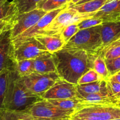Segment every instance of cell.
Masks as SVG:
<instances>
[{
  "label": "cell",
  "mask_w": 120,
  "mask_h": 120,
  "mask_svg": "<svg viewBox=\"0 0 120 120\" xmlns=\"http://www.w3.org/2000/svg\"><path fill=\"white\" fill-rule=\"evenodd\" d=\"M51 54L60 78L75 85L82 75L93 69L94 60L99 55L65 48Z\"/></svg>",
  "instance_id": "1"
},
{
  "label": "cell",
  "mask_w": 120,
  "mask_h": 120,
  "mask_svg": "<svg viewBox=\"0 0 120 120\" xmlns=\"http://www.w3.org/2000/svg\"><path fill=\"white\" fill-rule=\"evenodd\" d=\"M43 100L40 95L31 92L22 82L16 69L10 71L6 94L2 109L21 111Z\"/></svg>",
  "instance_id": "2"
},
{
  "label": "cell",
  "mask_w": 120,
  "mask_h": 120,
  "mask_svg": "<svg viewBox=\"0 0 120 120\" xmlns=\"http://www.w3.org/2000/svg\"><path fill=\"white\" fill-rule=\"evenodd\" d=\"M101 25L80 30L74 35L63 48L82 50L94 54H100L102 50Z\"/></svg>",
  "instance_id": "3"
},
{
  "label": "cell",
  "mask_w": 120,
  "mask_h": 120,
  "mask_svg": "<svg viewBox=\"0 0 120 120\" xmlns=\"http://www.w3.org/2000/svg\"><path fill=\"white\" fill-rule=\"evenodd\" d=\"M120 118V108L115 105H90L75 111L71 120H111Z\"/></svg>",
  "instance_id": "4"
},
{
  "label": "cell",
  "mask_w": 120,
  "mask_h": 120,
  "mask_svg": "<svg viewBox=\"0 0 120 120\" xmlns=\"http://www.w3.org/2000/svg\"><path fill=\"white\" fill-rule=\"evenodd\" d=\"M23 111L31 116L33 120H60L70 118L74 111L64 110L51 103L48 100H43L35 102Z\"/></svg>",
  "instance_id": "5"
},
{
  "label": "cell",
  "mask_w": 120,
  "mask_h": 120,
  "mask_svg": "<svg viewBox=\"0 0 120 120\" xmlns=\"http://www.w3.org/2000/svg\"><path fill=\"white\" fill-rule=\"evenodd\" d=\"M95 12L93 13H78L72 8H67L59 12L53 19L50 24L44 30V34L47 35H60L62 30L72 23H77L85 18H92Z\"/></svg>",
  "instance_id": "6"
},
{
  "label": "cell",
  "mask_w": 120,
  "mask_h": 120,
  "mask_svg": "<svg viewBox=\"0 0 120 120\" xmlns=\"http://www.w3.org/2000/svg\"><path fill=\"white\" fill-rule=\"evenodd\" d=\"M60 79L56 72L45 74L33 72L21 77L22 82L30 91L42 97L44 93Z\"/></svg>",
  "instance_id": "7"
},
{
  "label": "cell",
  "mask_w": 120,
  "mask_h": 120,
  "mask_svg": "<svg viewBox=\"0 0 120 120\" xmlns=\"http://www.w3.org/2000/svg\"><path fill=\"white\" fill-rule=\"evenodd\" d=\"M68 6V3L59 8L47 12L35 25L28 29L21 35L11 40L14 48L17 47L18 45L28 39L35 37L38 35L44 34V28H45L50 24L51 22L58 14L59 12H61L62 10L67 7Z\"/></svg>",
  "instance_id": "8"
},
{
  "label": "cell",
  "mask_w": 120,
  "mask_h": 120,
  "mask_svg": "<svg viewBox=\"0 0 120 120\" xmlns=\"http://www.w3.org/2000/svg\"><path fill=\"white\" fill-rule=\"evenodd\" d=\"M14 48L16 62L24 60H34L42 54L48 52L45 47L35 37L25 40Z\"/></svg>",
  "instance_id": "9"
},
{
  "label": "cell",
  "mask_w": 120,
  "mask_h": 120,
  "mask_svg": "<svg viewBox=\"0 0 120 120\" xmlns=\"http://www.w3.org/2000/svg\"><path fill=\"white\" fill-rule=\"evenodd\" d=\"M76 98L87 106L90 105H115L118 100L112 93L107 82V86L101 91L93 94H79L77 92Z\"/></svg>",
  "instance_id": "10"
},
{
  "label": "cell",
  "mask_w": 120,
  "mask_h": 120,
  "mask_svg": "<svg viewBox=\"0 0 120 120\" xmlns=\"http://www.w3.org/2000/svg\"><path fill=\"white\" fill-rule=\"evenodd\" d=\"M14 52L10 31L0 34V73L5 70L16 69Z\"/></svg>",
  "instance_id": "11"
},
{
  "label": "cell",
  "mask_w": 120,
  "mask_h": 120,
  "mask_svg": "<svg viewBox=\"0 0 120 120\" xmlns=\"http://www.w3.org/2000/svg\"><path fill=\"white\" fill-rule=\"evenodd\" d=\"M46 13L47 12L42 9L37 8L30 12L19 14L14 26L10 31L11 40L35 25Z\"/></svg>",
  "instance_id": "12"
},
{
  "label": "cell",
  "mask_w": 120,
  "mask_h": 120,
  "mask_svg": "<svg viewBox=\"0 0 120 120\" xmlns=\"http://www.w3.org/2000/svg\"><path fill=\"white\" fill-rule=\"evenodd\" d=\"M77 95V85L61 78L44 93L42 98L45 100L72 98H75Z\"/></svg>",
  "instance_id": "13"
},
{
  "label": "cell",
  "mask_w": 120,
  "mask_h": 120,
  "mask_svg": "<svg viewBox=\"0 0 120 120\" xmlns=\"http://www.w3.org/2000/svg\"><path fill=\"white\" fill-rule=\"evenodd\" d=\"M100 33L103 49L120 38V21L103 22Z\"/></svg>",
  "instance_id": "14"
},
{
  "label": "cell",
  "mask_w": 120,
  "mask_h": 120,
  "mask_svg": "<svg viewBox=\"0 0 120 120\" xmlns=\"http://www.w3.org/2000/svg\"><path fill=\"white\" fill-rule=\"evenodd\" d=\"M120 15V0H111L95 12L93 18L101 19L103 22L114 21Z\"/></svg>",
  "instance_id": "15"
},
{
  "label": "cell",
  "mask_w": 120,
  "mask_h": 120,
  "mask_svg": "<svg viewBox=\"0 0 120 120\" xmlns=\"http://www.w3.org/2000/svg\"><path fill=\"white\" fill-rule=\"evenodd\" d=\"M34 72L45 74L56 72L52 54L45 53L34 59Z\"/></svg>",
  "instance_id": "16"
},
{
  "label": "cell",
  "mask_w": 120,
  "mask_h": 120,
  "mask_svg": "<svg viewBox=\"0 0 120 120\" xmlns=\"http://www.w3.org/2000/svg\"><path fill=\"white\" fill-rule=\"evenodd\" d=\"M35 38L45 47L47 51L50 54L61 50L65 45L60 35L42 34L37 35Z\"/></svg>",
  "instance_id": "17"
},
{
  "label": "cell",
  "mask_w": 120,
  "mask_h": 120,
  "mask_svg": "<svg viewBox=\"0 0 120 120\" xmlns=\"http://www.w3.org/2000/svg\"><path fill=\"white\" fill-rule=\"evenodd\" d=\"M18 8L12 1H8L0 4V20L14 22L19 14Z\"/></svg>",
  "instance_id": "18"
},
{
  "label": "cell",
  "mask_w": 120,
  "mask_h": 120,
  "mask_svg": "<svg viewBox=\"0 0 120 120\" xmlns=\"http://www.w3.org/2000/svg\"><path fill=\"white\" fill-rule=\"evenodd\" d=\"M58 108L64 110H79L86 107L85 104L82 103L77 98L66 99H57V100H47Z\"/></svg>",
  "instance_id": "19"
},
{
  "label": "cell",
  "mask_w": 120,
  "mask_h": 120,
  "mask_svg": "<svg viewBox=\"0 0 120 120\" xmlns=\"http://www.w3.org/2000/svg\"><path fill=\"white\" fill-rule=\"evenodd\" d=\"M107 2V0H93L78 5L68 4V7L74 9L78 13H93L98 11Z\"/></svg>",
  "instance_id": "20"
},
{
  "label": "cell",
  "mask_w": 120,
  "mask_h": 120,
  "mask_svg": "<svg viewBox=\"0 0 120 120\" xmlns=\"http://www.w3.org/2000/svg\"><path fill=\"white\" fill-rule=\"evenodd\" d=\"M107 85V80L102 79L93 82L77 85V90L79 94H93L101 91Z\"/></svg>",
  "instance_id": "21"
},
{
  "label": "cell",
  "mask_w": 120,
  "mask_h": 120,
  "mask_svg": "<svg viewBox=\"0 0 120 120\" xmlns=\"http://www.w3.org/2000/svg\"><path fill=\"white\" fill-rule=\"evenodd\" d=\"M93 70L97 72L104 79L108 80L110 77V74L107 69L105 60L101 54H99L94 60Z\"/></svg>",
  "instance_id": "22"
},
{
  "label": "cell",
  "mask_w": 120,
  "mask_h": 120,
  "mask_svg": "<svg viewBox=\"0 0 120 120\" xmlns=\"http://www.w3.org/2000/svg\"><path fill=\"white\" fill-rule=\"evenodd\" d=\"M16 71L21 77L31 74L34 72V60H24L17 62Z\"/></svg>",
  "instance_id": "23"
},
{
  "label": "cell",
  "mask_w": 120,
  "mask_h": 120,
  "mask_svg": "<svg viewBox=\"0 0 120 120\" xmlns=\"http://www.w3.org/2000/svg\"><path fill=\"white\" fill-rule=\"evenodd\" d=\"M41 0H13L19 14L30 12L37 8Z\"/></svg>",
  "instance_id": "24"
},
{
  "label": "cell",
  "mask_w": 120,
  "mask_h": 120,
  "mask_svg": "<svg viewBox=\"0 0 120 120\" xmlns=\"http://www.w3.org/2000/svg\"><path fill=\"white\" fill-rule=\"evenodd\" d=\"M100 54L104 60H111L120 56V42H114L104 48Z\"/></svg>",
  "instance_id": "25"
},
{
  "label": "cell",
  "mask_w": 120,
  "mask_h": 120,
  "mask_svg": "<svg viewBox=\"0 0 120 120\" xmlns=\"http://www.w3.org/2000/svg\"><path fill=\"white\" fill-rule=\"evenodd\" d=\"M10 71L11 70H5L0 73V110L3 108V102L7 89Z\"/></svg>",
  "instance_id": "26"
},
{
  "label": "cell",
  "mask_w": 120,
  "mask_h": 120,
  "mask_svg": "<svg viewBox=\"0 0 120 120\" xmlns=\"http://www.w3.org/2000/svg\"><path fill=\"white\" fill-rule=\"evenodd\" d=\"M4 120H33L31 116L24 112L23 111H15L1 109Z\"/></svg>",
  "instance_id": "27"
},
{
  "label": "cell",
  "mask_w": 120,
  "mask_h": 120,
  "mask_svg": "<svg viewBox=\"0 0 120 120\" xmlns=\"http://www.w3.org/2000/svg\"><path fill=\"white\" fill-rule=\"evenodd\" d=\"M79 31V27L77 25V23H72L64 28L62 30L61 33H60V35L64 42L67 44L69 40Z\"/></svg>",
  "instance_id": "28"
},
{
  "label": "cell",
  "mask_w": 120,
  "mask_h": 120,
  "mask_svg": "<svg viewBox=\"0 0 120 120\" xmlns=\"http://www.w3.org/2000/svg\"><path fill=\"white\" fill-rule=\"evenodd\" d=\"M102 79L103 78L97 72H95L93 69H91L88 71L85 72L83 75H82V77L78 80L77 85L93 82Z\"/></svg>",
  "instance_id": "29"
},
{
  "label": "cell",
  "mask_w": 120,
  "mask_h": 120,
  "mask_svg": "<svg viewBox=\"0 0 120 120\" xmlns=\"http://www.w3.org/2000/svg\"><path fill=\"white\" fill-rule=\"evenodd\" d=\"M67 3L68 0H47L40 8L47 12L61 7Z\"/></svg>",
  "instance_id": "30"
},
{
  "label": "cell",
  "mask_w": 120,
  "mask_h": 120,
  "mask_svg": "<svg viewBox=\"0 0 120 120\" xmlns=\"http://www.w3.org/2000/svg\"><path fill=\"white\" fill-rule=\"evenodd\" d=\"M102 22H103V21L101 19L92 17V18H85V19H82L77 24V25H78L79 30H80L100 25L102 24Z\"/></svg>",
  "instance_id": "31"
},
{
  "label": "cell",
  "mask_w": 120,
  "mask_h": 120,
  "mask_svg": "<svg viewBox=\"0 0 120 120\" xmlns=\"http://www.w3.org/2000/svg\"><path fill=\"white\" fill-rule=\"evenodd\" d=\"M105 61L110 77L120 71V56L111 60H105Z\"/></svg>",
  "instance_id": "32"
},
{
  "label": "cell",
  "mask_w": 120,
  "mask_h": 120,
  "mask_svg": "<svg viewBox=\"0 0 120 120\" xmlns=\"http://www.w3.org/2000/svg\"><path fill=\"white\" fill-rule=\"evenodd\" d=\"M107 82L115 97L118 100L120 99V83L116 82L108 79L107 80Z\"/></svg>",
  "instance_id": "33"
},
{
  "label": "cell",
  "mask_w": 120,
  "mask_h": 120,
  "mask_svg": "<svg viewBox=\"0 0 120 120\" xmlns=\"http://www.w3.org/2000/svg\"><path fill=\"white\" fill-rule=\"evenodd\" d=\"M14 25V22L0 20V34L8 31H11Z\"/></svg>",
  "instance_id": "34"
},
{
  "label": "cell",
  "mask_w": 120,
  "mask_h": 120,
  "mask_svg": "<svg viewBox=\"0 0 120 120\" xmlns=\"http://www.w3.org/2000/svg\"><path fill=\"white\" fill-rule=\"evenodd\" d=\"M108 80L120 83V74H115L111 76L109 78Z\"/></svg>",
  "instance_id": "35"
},
{
  "label": "cell",
  "mask_w": 120,
  "mask_h": 120,
  "mask_svg": "<svg viewBox=\"0 0 120 120\" xmlns=\"http://www.w3.org/2000/svg\"><path fill=\"white\" fill-rule=\"evenodd\" d=\"M90 1H93V0H80V1H78V3H76V4H72V5H78V4H81L84 3H86V2ZM69 5H70V4H69Z\"/></svg>",
  "instance_id": "36"
},
{
  "label": "cell",
  "mask_w": 120,
  "mask_h": 120,
  "mask_svg": "<svg viewBox=\"0 0 120 120\" xmlns=\"http://www.w3.org/2000/svg\"><path fill=\"white\" fill-rule=\"evenodd\" d=\"M46 1H47V0H41V1H40V3L38 4V5L37 8H41V7L42 5V4H43Z\"/></svg>",
  "instance_id": "37"
},
{
  "label": "cell",
  "mask_w": 120,
  "mask_h": 120,
  "mask_svg": "<svg viewBox=\"0 0 120 120\" xmlns=\"http://www.w3.org/2000/svg\"><path fill=\"white\" fill-rule=\"evenodd\" d=\"M79 1H80V0H72V1H71L70 3H68V4H70V5L75 4H76L77 3H78Z\"/></svg>",
  "instance_id": "38"
},
{
  "label": "cell",
  "mask_w": 120,
  "mask_h": 120,
  "mask_svg": "<svg viewBox=\"0 0 120 120\" xmlns=\"http://www.w3.org/2000/svg\"><path fill=\"white\" fill-rule=\"evenodd\" d=\"M0 120H4V116H3V111H2L1 109L0 110Z\"/></svg>",
  "instance_id": "39"
},
{
  "label": "cell",
  "mask_w": 120,
  "mask_h": 120,
  "mask_svg": "<svg viewBox=\"0 0 120 120\" xmlns=\"http://www.w3.org/2000/svg\"><path fill=\"white\" fill-rule=\"evenodd\" d=\"M67 119H60V120H41V119H35L34 120H66Z\"/></svg>",
  "instance_id": "40"
},
{
  "label": "cell",
  "mask_w": 120,
  "mask_h": 120,
  "mask_svg": "<svg viewBox=\"0 0 120 120\" xmlns=\"http://www.w3.org/2000/svg\"><path fill=\"white\" fill-rule=\"evenodd\" d=\"M116 106H117V107H120V99H119L118 101Z\"/></svg>",
  "instance_id": "41"
},
{
  "label": "cell",
  "mask_w": 120,
  "mask_h": 120,
  "mask_svg": "<svg viewBox=\"0 0 120 120\" xmlns=\"http://www.w3.org/2000/svg\"><path fill=\"white\" fill-rule=\"evenodd\" d=\"M8 0H0V4L2 3H4V2H6V1H8Z\"/></svg>",
  "instance_id": "42"
},
{
  "label": "cell",
  "mask_w": 120,
  "mask_h": 120,
  "mask_svg": "<svg viewBox=\"0 0 120 120\" xmlns=\"http://www.w3.org/2000/svg\"><path fill=\"white\" fill-rule=\"evenodd\" d=\"M116 21H120V15L118 17L117 19H116Z\"/></svg>",
  "instance_id": "43"
},
{
  "label": "cell",
  "mask_w": 120,
  "mask_h": 120,
  "mask_svg": "<svg viewBox=\"0 0 120 120\" xmlns=\"http://www.w3.org/2000/svg\"><path fill=\"white\" fill-rule=\"evenodd\" d=\"M115 42H120V38L118 39V40H116V41H115Z\"/></svg>",
  "instance_id": "44"
},
{
  "label": "cell",
  "mask_w": 120,
  "mask_h": 120,
  "mask_svg": "<svg viewBox=\"0 0 120 120\" xmlns=\"http://www.w3.org/2000/svg\"><path fill=\"white\" fill-rule=\"evenodd\" d=\"M72 0H68V3H70Z\"/></svg>",
  "instance_id": "45"
},
{
  "label": "cell",
  "mask_w": 120,
  "mask_h": 120,
  "mask_svg": "<svg viewBox=\"0 0 120 120\" xmlns=\"http://www.w3.org/2000/svg\"><path fill=\"white\" fill-rule=\"evenodd\" d=\"M120 120V118H118V119H114V120Z\"/></svg>",
  "instance_id": "46"
},
{
  "label": "cell",
  "mask_w": 120,
  "mask_h": 120,
  "mask_svg": "<svg viewBox=\"0 0 120 120\" xmlns=\"http://www.w3.org/2000/svg\"><path fill=\"white\" fill-rule=\"evenodd\" d=\"M116 74H120V71H119L118 72H117V73H116Z\"/></svg>",
  "instance_id": "47"
},
{
  "label": "cell",
  "mask_w": 120,
  "mask_h": 120,
  "mask_svg": "<svg viewBox=\"0 0 120 120\" xmlns=\"http://www.w3.org/2000/svg\"><path fill=\"white\" fill-rule=\"evenodd\" d=\"M66 120H71V119H70V118H68V119H67Z\"/></svg>",
  "instance_id": "48"
},
{
  "label": "cell",
  "mask_w": 120,
  "mask_h": 120,
  "mask_svg": "<svg viewBox=\"0 0 120 120\" xmlns=\"http://www.w3.org/2000/svg\"><path fill=\"white\" fill-rule=\"evenodd\" d=\"M111 1V0H107V2H108V1Z\"/></svg>",
  "instance_id": "49"
}]
</instances>
